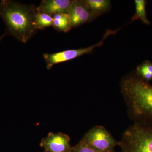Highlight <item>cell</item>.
I'll return each mask as SVG.
<instances>
[{"label":"cell","instance_id":"1","mask_svg":"<svg viewBox=\"0 0 152 152\" xmlns=\"http://www.w3.org/2000/svg\"><path fill=\"white\" fill-rule=\"evenodd\" d=\"M35 5H26L12 1H0V17L6 26V36H12L23 43H27L37 30Z\"/></svg>","mask_w":152,"mask_h":152},{"label":"cell","instance_id":"2","mask_svg":"<svg viewBox=\"0 0 152 152\" xmlns=\"http://www.w3.org/2000/svg\"><path fill=\"white\" fill-rule=\"evenodd\" d=\"M121 87L137 123L152 126V86L137 74L123 80Z\"/></svg>","mask_w":152,"mask_h":152},{"label":"cell","instance_id":"3","mask_svg":"<svg viewBox=\"0 0 152 152\" xmlns=\"http://www.w3.org/2000/svg\"><path fill=\"white\" fill-rule=\"evenodd\" d=\"M119 145L122 152H152V126L136 123L125 132Z\"/></svg>","mask_w":152,"mask_h":152},{"label":"cell","instance_id":"4","mask_svg":"<svg viewBox=\"0 0 152 152\" xmlns=\"http://www.w3.org/2000/svg\"><path fill=\"white\" fill-rule=\"evenodd\" d=\"M118 31V30L116 31L107 30L102 40L96 45L88 48L66 50L53 53H44L43 58L46 64L47 69L50 70L55 65L70 61L86 54L91 53L95 48L102 46L103 45L104 41L106 38L110 35L115 34Z\"/></svg>","mask_w":152,"mask_h":152},{"label":"cell","instance_id":"5","mask_svg":"<svg viewBox=\"0 0 152 152\" xmlns=\"http://www.w3.org/2000/svg\"><path fill=\"white\" fill-rule=\"evenodd\" d=\"M82 140L94 149L102 152H111L116 146L119 145L111 134L101 126L91 129Z\"/></svg>","mask_w":152,"mask_h":152},{"label":"cell","instance_id":"6","mask_svg":"<svg viewBox=\"0 0 152 152\" xmlns=\"http://www.w3.org/2000/svg\"><path fill=\"white\" fill-rule=\"evenodd\" d=\"M70 139L61 132H50L42 139L40 146L46 152H70L72 147Z\"/></svg>","mask_w":152,"mask_h":152},{"label":"cell","instance_id":"7","mask_svg":"<svg viewBox=\"0 0 152 152\" xmlns=\"http://www.w3.org/2000/svg\"><path fill=\"white\" fill-rule=\"evenodd\" d=\"M68 13L70 17L72 28L81 26L93 19L89 9L84 1H73Z\"/></svg>","mask_w":152,"mask_h":152},{"label":"cell","instance_id":"8","mask_svg":"<svg viewBox=\"0 0 152 152\" xmlns=\"http://www.w3.org/2000/svg\"><path fill=\"white\" fill-rule=\"evenodd\" d=\"M72 0H43L36 10L53 17L58 14L68 13Z\"/></svg>","mask_w":152,"mask_h":152},{"label":"cell","instance_id":"9","mask_svg":"<svg viewBox=\"0 0 152 152\" xmlns=\"http://www.w3.org/2000/svg\"><path fill=\"white\" fill-rule=\"evenodd\" d=\"M52 26L58 31L68 32L72 28V21L68 13L58 14L53 16Z\"/></svg>","mask_w":152,"mask_h":152},{"label":"cell","instance_id":"10","mask_svg":"<svg viewBox=\"0 0 152 152\" xmlns=\"http://www.w3.org/2000/svg\"><path fill=\"white\" fill-rule=\"evenodd\" d=\"M85 2L89 9L93 19L109 9L110 1L107 0H85Z\"/></svg>","mask_w":152,"mask_h":152},{"label":"cell","instance_id":"11","mask_svg":"<svg viewBox=\"0 0 152 152\" xmlns=\"http://www.w3.org/2000/svg\"><path fill=\"white\" fill-rule=\"evenodd\" d=\"M147 2L145 0H135V13L132 18V21L140 20L145 24L149 25L151 23L147 18L146 6Z\"/></svg>","mask_w":152,"mask_h":152},{"label":"cell","instance_id":"12","mask_svg":"<svg viewBox=\"0 0 152 152\" xmlns=\"http://www.w3.org/2000/svg\"><path fill=\"white\" fill-rule=\"evenodd\" d=\"M53 18L51 16L44 13L37 12L35 17V26L37 30H43L52 26Z\"/></svg>","mask_w":152,"mask_h":152},{"label":"cell","instance_id":"13","mask_svg":"<svg viewBox=\"0 0 152 152\" xmlns=\"http://www.w3.org/2000/svg\"><path fill=\"white\" fill-rule=\"evenodd\" d=\"M137 74L147 82L152 80V63L146 61L139 66L137 69Z\"/></svg>","mask_w":152,"mask_h":152},{"label":"cell","instance_id":"14","mask_svg":"<svg viewBox=\"0 0 152 152\" xmlns=\"http://www.w3.org/2000/svg\"><path fill=\"white\" fill-rule=\"evenodd\" d=\"M70 152H102L94 149L86 143L83 140H81L74 147H72Z\"/></svg>","mask_w":152,"mask_h":152},{"label":"cell","instance_id":"15","mask_svg":"<svg viewBox=\"0 0 152 152\" xmlns=\"http://www.w3.org/2000/svg\"><path fill=\"white\" fill-rule=\"evenodd\" d=\"M5 34H3L2 35H1V36H0V42H1V41L2 40V39L4 37H6Z\"/></svg>","mask_w":152,"mask_h":152},{"label":"cell","instance_id":"16","mask_svg":"<svg viewBox=\"0 0 152 152\" xmlns=\"http://www.w3.org/2000/svg\"><path fill=\"white\" fill-rule=\"evenodd\" d=\"M46 152L45 151V152Z\"/></svg>","mask_w":152,"mask_h":152},{"label":"cell","instance_id":"17","mask_svg":"<svg viewBox=\"0 0 152 152\" xmlns=\"http://www.w3.org/2000/svg\"><path fill=\"white\" fill-rule=\"evenodd\" d=\"M112 152H113V151H112Z\"/></svg>","mask_w":152,"mask_h":152}]
</instances>
